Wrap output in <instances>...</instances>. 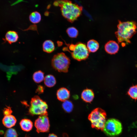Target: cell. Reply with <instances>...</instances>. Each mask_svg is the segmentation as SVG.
I'll list each match as a JSON object with an SVG mask.
<instances>
[{"label":"cell","mask_w":137,"mask_h":137,"mask_svg":"<svg viewBox=\"0 0 137 137\" xmlns=\"http://www.w3.org/2000/svg\"><path fill=\"white\" fill-rule=\"evenodd\" d=\"M18 134L15 129L10 128L6 131L4 135V137H18Z\"/></svg>","instance_id":"cell-23"},{"label":"cell","mask_w":137,"mask_h":137,"mask_svg":"<svg viewBox=\"0 0 137 137\" xmlns=\"http://www.w3.org/2000/svg\"><path fill=\"white\" fill-rule=\"evenodd\" d=\"M19 38L18 33L14 31H8L5 35L4 41L11 44L16 42Z\"/></svg>","instance_id":"cell-12"},{"label":"cell","mask_w":137,"mask_h":137,"mask_svg":"<svg viewBox=\"0 0 137 137\" xmlns=\"http://www.w3.org/2000/svg\"><path fill=\"white\" fill-rule=\"evenodd\" d=\"M56 95L58 100L63 102L69 98L70 93L67 89L63 87L60 88L57 90Z\"/></svg>","instance_id":"cell-11"},{"label":"cell","mask_w":137,"mask_h":137,"mask_svg":"<svg viewBox=\"0 0 137 137\" xmlns=\"http://www.w3.org/2000/svg\"><path fill=\"white\" fill-rule=\"evenodd\" d=\"M99 45L96 41L92 39L89 41L87 44V47L89 52L92 53L96 52L98 49Z\"/></svg>","instance_id":"cell-16"},{"label":"cell","mask_w":137,"mask_h":137,"mask_svg":"<svg viewBox=\"0 0 137 137\" xmlns=\"http://www.w3.org/2000/svg\"><path fill=\"white\" fill-rule=\"evenodd\" d=\"M17 120L15 117L11 114L5 115L2 120L4 126L8 128H11L16 123Z\"/></svg>","instance_id":"cell-10"},{"label":"cell","mask_w":137,"mask_h":137,"mask_svg":"<svg viewBox=\"0 0 137 137\" xmlns=\"http://www.w3.org/2000/svg\"><path fill=\"white\" fill-rule=\"evenodd\" d=\"M66 32L69 37L72 38H76L78 34V30L73 27L68 28L66 29Z\"/></svg>","instance_id":"cell-22"},{"label":"cell","mask_w":137,"mask_h":137,"mask_svg":"<svg viewBox=\"0 0 137 137\" xmlns=\"http://www.w3.org/2000/svg\"><path fill=\"white\" fill-rule=\"evenodd\" d=\"M128 95L132 99H137V85L130 87L127 92Z\"/></svg>","instance_id":"cell-20"},{"label":"cell","mask_w":137,"mask_h":137,"mask_svg":"<svg viewBox=\"0 0 137 137\" xmlns=\"http://www.w3.org/2000/svg\"><path fill=\"white\" fill-rule=\"evenodd\" d=\"M122 129V124L119 120L114 118H111L106 122L103 130L107 135L114 136L120 134Z\"/></svg>","instance_id":"cell-7"},{"label":"cell","mask_w":137,"mask_h":137,"mask_svg":"<svg viewBox=\"0 0 137 137\" xmlns=\"http://www.w3.org/2000/svg\"><path fill=\"white\" fill-rule=\"evenodd\" d=\"M117 28L115 33L118 43L123 47L130 43V39L136 32V22L134 21L122 22L119 20Z\"/></svg>","instance_id":"cell-1"},{"label":"cell","mask_w":137,"mask_h":137,"mask_svg":"<svg viewBox=\"0 0 137 137\" xmlns=\"http://www.w3.org/2000/svg\"><path fill=\"white\" fill-rule=\"evenodd\" d=\"M20 125L22 129L25 131H31L33 127V123L30 119L24 118L22 119L20 122Z\"/></svg>","instance_id":"cell-14"},{"label":"cell","mask_w":137,"mask_h":137,"mask_svg":"<svg viewBox=\"0 0 137 137\" xmlns=\"http://www.w3.org/2000/svg\"><path fill=\"white\" fill-rule=\"evenodd\" d=\"M62 106L65 111L68 113L72 112L73 108V105L72 102L67 100L63 101Z\"/></svg>","instance_id":"cell-21"},{"label":"cell","mask_w":137,"mask_h":137,"mask_svg":"<svg viewBox=\"0 0 137 137\" xmlns=\"http://www.w3.org/2000/svg\"><path fill=\"white\" fill-rule=\"evenodd\" d=\"M44 87L42 85L38 86L36 90V93L38 94L42 93L44 92Z\"/></svg>","instance_id":"cell-25"},{"label":"cell","mask_w":137,"mask_h":137,"mask_svg":"<svg viewBox=\"0 0 137 137\" xmlns=\"http://www.w3.org/2000/svg\"><path fill=\"white\" fill-rule=\"evenodd\" d=\"M41 18L40 13L37 11L31 13L29 17V20L30 22L35 24L39 23L41 21Z\"/></svg>","instance_id":"cell-18"},{"label":"cell","mask_w":137,"mask_h":137,"mask_svg":"<svg viewBox=\"0 0 137 137\" xmlns=\"http://www.w3.org/2000/svg\"><path fill=\"white\" fill-rule=\"evenodd\" d=\"M48 108L46 103L39 96H36L32 98L28 112L30 115L48 114L47 109Z\"/></svg>","instance_id":"cell-6"},{"label":"cell","mask_w":137,"mask_h":137,"mask_svg":"<svg viewBox=\"0 0 137 137\" xmlns=\"http://www.w3.org/2000/svg\"><path fill=\"white\" fill-rule=\"evenodd\" d=\"M70 62L69 58L63 52L55 55L51 61L52 66L55 69L59 72L64 73L68 71Z\"/></svg>","instance_id":"cell-5"},{"label":"cell","mask_w":137,"mask_h":137,"mask_svg":"<svg viewBox=\"0 0 137 137\" xmlns=\"http://www.w3.org/2000/svg\"><path fill=\"white\" fill-rule=\"evenodd\" d=\"M44 82L47 87H52L54 86L56 83V80L55 77L52 75H48L44 77Z\"/></svg>","instance_id":"cell-17"},{"label":"cell","mask_w":137,"mask_h":137,"mask_svg":"<svg viewBox=\"0 0 137 137\" xmlns=\"http://www.w3.org/2000/svg\"><path fill=\"white\" fill-rule=\"evenodd\" d=\"M12 111L10 107H8L4 109L3 113L4 115L11 114Z\"/></svg>","instance_id":"cell-24"},{"label":"cell","mask_w":137,"mask_h":137,"mask_svg":"<svg viewBox=\"0 0 137 137\" xmlns=\"http://www.w3.org/2000/svg\"><path fill=\"white\" fill-rule=\"evenodd\" d=\"M66 45L67 46L64 47L63 50L70 53L74 59L80 61L85 60L88 57L89 52L84 44L78 42L75 44H66Z\"/></svg>","instance_id":"cell-3"},{"label":"cell","mask_w":137,"mask_h":137,"mask_svg":"<svg viewBox=\"0 0 137 137\" xmlns=\"http://www.w3.org/2000/svg\"><path fill=\"white\" fill-rule=\"evenodd\" d=\"M32 78L34 81L36 83H40L44 80V73L41 71L35 72L33 74Z\"/></svg>","instance_id":"cell-19"},{"label":"cell","mask_w":137,"mask_h":137,"mask_svg":"<svg viewBox=\"0 0 137 137\" xmlns=\"http://www.w3.org/2000/svg\"><path fill=\"white\" fill-rule=\"evenodd\" d=\"M82 100L87 102H91L94 97V94L91 89H86L83 91L81 94Z\"/></svg>","instance_id":"cell-13"},{"label":"cell","mask_w":137,"mask_h":137,"mask_svg":"<svg viewBox=\"0 0 137 137\" xmlns=\"http://www.w3.org/2000/svg\"><path fill=\"white\" fill-rule=\"evenodd\" d=\"M48 137H58L54 133H50L49 134Z\"/></svg>","instance_id":"cell-26"},{"label":"cell","mask_w":137,"mask_h":137,"mask_svg":"<svg viewBox=\"0 0 137 137\" xmlns=\"http://www.w3.org/2000/svg\"><path fill=\"white\" fill-rule=\"evenodd\" d=\"M119 47L118 44L115 41L110 40L107 42L105 45V49L108 53L114 54L118 51Z\"/></svg>","instance_id":"cell-9"},{"label":"cell","mask_w":137,"mask_h":137,"mask_svg":"<svg viewBox=\"0 0 137 137\" xmlns=\"http://www.w3.org/2000/svg\"><path fill=\"white\" fill-rule=\"evenodd\" d=\"M42 48L44 52L47 53H50L54 51L55 46L52 41L50 40H47L43 43Z\"/></svg>","instance_id":"cell-15"},{"label":"cell","mask_w":137,"mask_h":137,"mask_svg":"<svg viewBox=\"0 0 137 137\" xmlns=\"http://www.w3.org/2000/svg\"><path fill=\"white\" fill-rule=\"evenodd\" d=\"M106 114L103 110L97 108L93 110L89 114L88 118L92 127L102 130L106 122Z\"/></svg>","instance_id":"cell-4"},{"label":"cell","mask_w":137,"mask_h":137,"mask_svg":"<svg viewBox=\"0 0 137 137\" xmlns=\"http://www.w3.org/2000/svg\"><path fill=\"white\" fill-rule=\"evenodd\" d=\"M47 115L48 114L40 115L35 121L34 125L38 133L49 132L50 124Z\"/></svg>","instance_id":"cell-8"},{"label":"cell","mask_w":137,"mask_h":137,"mask_svg":"<svg viewBox=\"0 0 137 137\" xmlns=\"http://www.w3.org/2000/svg\"><path fill=\"white\" fill-rule=\"evenodd\" d=\"M53 4L60 8L63 16L69 22L72 23L81 14L82 7L69 0H58L55 1Z\"/></svg>","instance_id":"cell-2"}]
</instances>
